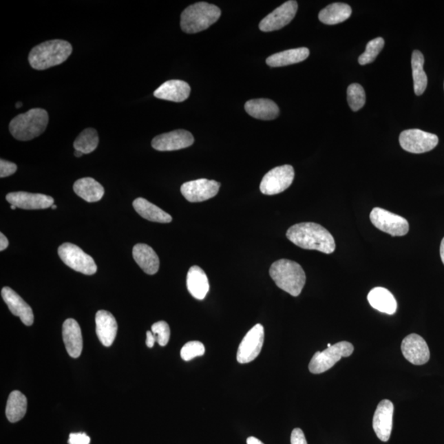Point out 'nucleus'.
<instances>
[{"label":"nucleus","mask_w":444,"mask_h":444,"mask_svg":"<svg viewBox=\"0 0 444 444\" xmlns=\"http://www.w3.org/2000/svg\"><path fill=\"white\" fill-rule=\"evenodd\" d=\"M286 237L298 247L327 255L335 251L336 243L330 232L319 224L303 222L289 228Z\"/></svg>","instance_id":"1"},{"label":"nucleus","mask_w":444,"mask_h":444,"mask_svg":"<svg viewBox=\"0 0 444 444\" xmlns=\"http://www.w3.org/2000/svg\"><path fill=\"white\" fill-rule=\"evenodd\" d=\"M73 52L70 42L52 40L35 46L29 54L28 61L34 70H45L61 65Z\"/></svg>","instance_id":"2"},{"label":"nucleus","mask_w":444,"mask_h":444,"mask_svg":"<svg viewBox=\"0 0 444 444\" xmlns=\"http://www.w3.org/2000/svg\"><path fill=\"white\" fill-rule=\"evenodd\" d=\"M269 274L279 288L295 297L302 293L306 285V273L302 266L294 261L280 260L275 262L271 266Z\"/></svg>","instance_id":"3"},{"label":"nucleus","mask_w":444,"mask_h":444,"mask_svg":"<svg viewBox=\"0 0 444 444\" xmlns=\"http://www.w3.org/2000/svg\"><path fill=\"white\" fill-rule=\"evenodd\" d=\"M48 122L47 112L43 109L34 108L12 118L10 131L17 140L29 141L43 134Z\"/></svg>","instance_id":"4"},{"label":"nucleus","mask_w":444,"mask_h":444,"mask_svg":"<svg viewBox=\"0 0 444 444\" xmlns=\"http://www.w3.org/2000/svg\"><path fill=\"white\" fill-rule=\"evenodd\" d=\"M221 14V10L213 4L196 3L186 8L182 12L180 27L186 33L200 32L217 22Z\"/></svg>","instance_id":"5"},{"label":"nucleus","mask_w":444,"mask_h":444,"mask_svg":"<svg viewBox=\"0 0 444 444\" xmlns=\"http://www.w3.org/2000/svg\"><path fill=\"white\" fill-rule=\"evenodd\" d=\"M354 352V346L348 341H340L328 348L324 352H318L311 359L308 369L312 374L324 373L331 369L342 357H349Z\"/></svg>","instance_id":"6"},{"label":"nucleus","mask_w":444,"mask_h":444,"mask_svg":"<svg viewBox=\"0 0 444 444\" xmlns=\"http://www.w3.org/2000/svg\"><path fill=\"white\" fill-rule=\"evenodd\" d=\"M58 253L63 263L76 272L85 275H93L96 273L97 266L94 260L77 245L70 243L63 244L59 246Z\"/></svg>","instance_id":"7"},{"label":"nucleus","mask_w":444,"mask_h":444,"mask_svg":"<svg viewBox=\"0 0 444 444\" xmlns=\"http://www.w3.org/2000/svg\"><path fill=\"white\" fill-rule=\"evenodd\" d=\"M295 178L294 168L290 165L272 169L263 178L261 192L265 195H276L288 189Z\"/></svg>","instance_id":"8"},{"label":"nucleus","mask_w":444,"mask_h":444,"mask_svg":"<svg viewBox=\"0 0 444 444\" xmlns=\"http://www.w3.org/2000/svg\"><path fill=\"white\" fill-rule=\"evenodd\" d=\"M370 218L376 228L392 236H404L408 233L407 219L380 207H374L372 210Z\"/></svg>","instance_id":"9"},{"label":"nucleus","mask_w":444,"mask_h":444,"mask_svg":"<svg viewBox=\"0 0 444 444\" xmlns=\"http://www.w3.org/2000/svg\"><path fill=\"white\" fill-rule=\"evenodd\" d=\"M400 145L411 154H421L433 150L438 143L437 135L421 129H408L401 133Z\"/></svg>","instance_id":"10"},{"label":"nucleus","mask_w":444,"mask_h":444,"mask_svg":"<svg viewBox=\"0 0 444 444\" xmlns=\"http://www.w3.org/2000/svg\"><path fill=\"white\" fill-rule=\"evenodd\" d=\"M264 341V328L262 324H256L247 332L240 344L237 352V361L247 363L259 357Z\"/></svg>","instance_id":"11"},{"label":"nucleus","mask_w":444,"mask_h":444,"mask_svg":"<svg viewBox=\"0 0 444 444\" xmlns=\"http://www.w3.org/2000/svg\"><path fill=\"white\" fill-rule=\"evenodd\" d=\"M221 184L215 180L200 179L182 184L181 193L190 202H200L214 198L219 192Z\"/></svg>","instance_id":"12"},{"label":"nucleus","mask_w":444,"mask_h":444,"mask_svg":"<svg viewBox=\"0 0 444 444\" xmlns=\"http://www.w3.org/2000/svg\"><path fill=\"white\" fill-rule=\"evenodd\" d=\"M298 10V3L290 0L278 7L261 21L260 29L262 32L277 31L288 25L295 18Z\"/></svg>","instance_id":"13"},{"label":"nucleus","mask_w":444,"mask_h":444,"mask_svg":"<svg viewBox=\"0 0 444 444\" xmlns=\"http://www.w3.org/2000/svg\"><path fill=\"white\" fill-rule=\"evenodd\" d=\"M194 138L191 133L184 129L158 135L152 139L151 146L160 151H171L184 149L193 145Z\"/></svg>","instance_id":"14"},{"label":"nucleus","mask_w":444,"mask_h":444,"mask_svg":"<svg viewBox=\"0 0 444 444\" xmlns=\"http://www.w3.org/2000/svg\"><path fill=\"white\" fill-rule=\"evenodd\" d=\"M404 357L414 366L425 365L430 361V352L424 338L416 333L410 334L401 343Z\"/></svg>","instance_id":"15"},{"label":"nucleus","mask_w":444,"mask_h":444,"mask_svg":"<svg viewBox=\"0 0 444 444\" xmlns=\"http://www.w3.org/2000/svg\"><path fill=\"white\" fill-rule=\"evenodd\" d=\"M394 405L391 401H380L373 419V428L380 441L388 442L392 430V419Z\"/></svg>","instance_id":"16"},{"label":"nucleus","mask_w":444,"mask_h":444,"mask_svg":"<svg viewBox=\"0 0 444 444\" xmlns=\"http://www.w3.org/2000/svg\"><path fill=\"white\" fill-rule=\"evenodd\" d=\"M6 200L11 205L25 210L46 209L54 205V198L41 193L14 192L7 194Z\"/></svg>","instance_id":"17"},{"label":"nucleus","mask_w":444,"mask_h":444,"mask_svg":"<svg viewBox=\"0 0 444 444\" xmlns=\"http://www.w3.org/2000/svg\"><path fill=\"white\" fill-rule=\"evenodd\" d=\"M1 295L12 315L19 317L25 325L33 324L34 315L32 308L19 294H17L10 287L6 286L2 289Z\"/></svg>","instance_id":"18"},{"label":"nucleus","mask_w":444,"mask_h":444,"mask_svg":"<svg viewBox=\"0 0 444 444\" xmlns=\"http://www.w3.org/2000/svg\"><path fill=\"white\" fill-rule=\"evenodd\" d=\"M63 339L67 354L73 358L79 357L83 352V336L77 321L73 319L65 320L63 324Z\"/></svg>","instance_id":"19"},{"label":"nucleus","mask_w":444,"mask_h":444,"mask_svg":"<svg viewBox=\"0 0 444 444\" xmlns=\"http://www.w3.org/2000/svg\"><path fill=\"white\" fill-rule=\"evenodd\" d=\"M96 326L100 341L109 348L116 337L118 325L115 317L108 311L99 310L96 315Z\"/></svg>","instance_id":"20"},{"label":"nucleus","mask_w":444,"mask_h":444,"mask_svg":"<svg viewBox=\"0 0 444 444\" xmlns=\"http://www.w3.org/2000/svg\"><path fill=\"white\" fill-rule=\"evenodd\" d=\"M191 88L186 82L181 80H170L164 83L154 92L156 98L183 103L189 98Z\"/></svg>","instance_id":"21"},{"label":"nucleus","mask_w":444,"mask_h":444,"mask_svg":"<svg viewBox=\"0 0 444 444\" xmlns=\"http://www.w3.org/2000/svg\"><path fill=\"white\" fill-rule=\"evenodd\" d=\"M249 116L262 120H273L279 116L280 109L274 101L269 99H253L244 105Z\"/></svg>","instance_id":"22"},{"label":"nucleus","mask_w":444,"mask_h":444,"mask_svg":"<svg viewBox=\"0 0 444 444\" xmlns=\"http://www.w3.org/2000/svg\"><path fill=\"white\" fill-rule=\"evenodd\" d=\"M133 257L143 272L154 275L158 272L160 260L154 249L145 244H138L133 249Z\"/></svg>","instance_id":"23"},{"label":"nucleus","mask_w":444,"mask_h":444,"mask_svg":"<svg viewBox=\"0 0 444 444\" xmlns=\"http://www.w3.org/2000/svg\"><path fill=\"white\" fill-rule=\"evenodd\" d=\"M367 299L372 307L384 314L392 315L397 311V303L394 296L383 287H375L371 290Z\"/></svg>","instance_id":"24"},{"label":"nucleus","mask_w":444,"mask_h":444,"mask_svg":"<svg viewBox=\"0 0 444 444\" xmlns=\"http://www.w3.org/2000/svg\"><path fill=\"white\" fill-rule=\"evenodd\" d=\"M187 288L193 297L202 300L209 291V282L204 270L198 266L190 268L187 274Z\"/></svg>","instance_id":"25"},{"label":"nucleus","mask_w":444,"mask_h":444,"mask_svg":"<svg viewBox=\"0 0 444 444\" xmlns=\"http://www.w3.org/2000/svg\"><path fill=\"white\" fill-rule=\"evenodd\" d=\"M74 190L77 195L88 202L100 201L105 193L103 186L90 177L83 178L76 181Z\"/></svg>","instance_id":"26"},{"label":"nucleus","mask_w":444,"mask_h":444,"mask_svg":"<svg viewBox=\"0 0 444 444\" xmlns=\"http://www.w3.org/2000/svg\"><path fill=\"white\" fill-rule=\"evenodd\" d=\"M310 56V50L306 47L285 50L273 54L266 59V63L270 67H284L306 61Z\"/></svg>","instance_id":"27"},{"label":"nucleus","mask_w":444,"mask_h":444,"mask_svg":"<svg viewBox=\"0 0 444 444\" xmlns=\"http://www.w3.org/2000/svg\"><path fill=\"white\" fill-rule=\"evenodd\" d=\"M133 206L135 211L142 218L148 220V221L159 223H170L172 221L170 214H168L158 206L152 204L145 198H137L134 201Z\"/></svg>","instance_id":"28"},{"label":"nucleus","mask_w":444,"mask_h":444,"mask_svg":"<svg viewBox=\"0 0 444 444\" xmlns=\"http://www.w3.org/2000/svg\"><path fill=\"white\" fill-rule=\"evenodd\" d=\"M352 14V8L348 4L335 3L321 10L319 14L320 22L327 25H336L348 20Z\"/></svg>","instance_id":"29"},{"label":"nucleus","mask_w":444,"mask_h":444,"mask_svg":"<svg viewBox=\"0 0 444 444\" xmlns=\"http://www.w3.org/2000/svg\"><path fill=\"white\" fill-rule=\"evenodd\" d=\"M425 58L419 50H414L412 56V76L414 90L416 96H421L425 92L428 84V78L424 70Z\"/></svg>","instance_id":"30"},{"label":"nucleus","mask_w":444,"mask_h":444,"mask_svg":"<svg viewBox=\"0 0 444 444\" xmlns=\"http://www.w3.org/2000/svg\"><path fill=\"white\" fill-rule=\"evenodd\" d=\"M28 408V400L22 392L14 391L10 393L7 401L6 416L12 423L18 422L25 416Z\"/></svg>","instance_id":"31"},{"label":"nucleus","mask_w":444,"mask_h":444,"mask_svg":"<svg viewBox=\"0 0 444 444\" xmlns=\"http://www.w3.org/2000/svg\"><path fill=\"white\" fill-rule=\"evenodd\" d=\"M98 143V134L94 129L89 128L83 130L76 138L74 147L76 151H81L83 154H89L96 149Z\"/></svg>","instance_id":"32"},{"label":"nucleus","mask_w":444,"mask_h":444,"mask_svg":"<svg viewBox=\"0 0 444 444\" xmlns=\"http://www.w3.org/2000/svg\"><path fill=\"white\" fill-rule=\"evenodd\" d=\"M384 43L382 37L375 38V39L370 41L366 45V52L358 59L359 65H366L374 62L379 53L382 52Z\"/></svg>","instance_id":"33"},{"label":"nucleus","mask_w":444,"mask_h":444,"mask_svg":"<svg viewBox=\"0 0 444 444\" xmlns=\"http://www.w3.org/2000/svg\"><path fill=\"white\" fill-rule=\"evenodd\" d=\"M348 101L353 112H358L363 108L366 104V96L361 85L358 83L350 84L348 88Z\"/></svg>","instance_id":"34"},{"label":"nucleus","mask_w":444,"mask_h":444,"mask_svg":"<svg viewBox=\"0 0 444 444\" xmlns=\"http://www.w3.org/2000/svg\"><path fill=\"white\" fill-rule=\"evenodd\" d=\"M204 353V345L200 341H193L188 342L182 348L180 355L184 361H189L193 358L202 357Z\"/></svg>","instance_id":"35"},{"label":"nucleus","mask_w":444,"mask_h":444,"mask_svg":"<svg viewBox=\"0 0 444 444\" xmlns=\"http://www.w3.org/2000/svg\"><path fill=\"white\" fill-rule=\"evenodd\" d=\"M151 332L156 337L158 344L162 346H167L171 337L170 327L165 321L159 322L151 326Z\"/></svg>","instance_id":"36"},{"label":"nucleus","mask_w":444,"mask_h":444,"mask_svg":"<svg viewBox=\"0 0 444 444\" xmlns=\"http://www.w3.org/2000/svg\"><path fill=\"white\" fill-rule=\"evenodd\" d=\"M18 170L17 165L6 160H0V177L6 178L14 175Z\"/></svg>","instance_id":"37"},{"label":"nucleus","mask_w":444,"mask_h":444,"mask_svg":"<svg viewBox=\"0 0 444 444\" xmlns=\"http://www.w3.org/2000/svg\"><path fill=\"white\" fill-rule=\"evenodd\" d=\"M91 438L85 433L70 434V444H90Z\"/></svg>","instance_id":"38"},{"label":"nucleus","mask_w":444,"mask_h":444,"mask_svg":"<svg viewBox=\"0 0 444 444\" xmlns=\"http://www.w3.org/2000/svg\"><path fill=\"white\" fill-rule=\"evenodd\" d=\"M290 443L291 444H308L306 441V436L302 430L296 428L291 433L290 436Z\"/></svg>","instance_id":"39"},{"label":"nucleus","mask_w":444,"mask_h":444,"mask_svg":"<svg viewBox=\"0 0 444 444\" xmlns=\"http://www.w3.org/2000/svg\"><path fill=\"white\" fill-rule=\"evenodd\" d=\"M156 341H158V339H156V337L154 335V334L152 333V332L147 331L146 344L148 348H154Z\"/></svg>","instance_id":"40"},{"label":"nucleus","mask_w":444,"mask_h":444,"mask_svg":"<svg viewBox=\"0 0 444 444\" xmlns=\"http://www.w3.org/2000/svg\"><path fill=\"white\" fill-rule=\"evenodd\" d=\"M8 246V240L6 238V236L3 233H0V251H3Z\"/></svg>","instance_id":"41"},{"label":"nucleus","mask_w":444,"mask_h":444,"mask_svg":"<svg viewBox=\"0 0 444 444\" xmlns=\"http://www.w3.org/2000/svg\"><path fill=\"white\" fill-rule=\"evenodd\" d=\"M247 444H264L263 442L260 441L259 438L255 437H249L247 438Z\"/></svg>","instance_id":"42"},{"label":"nucleus","mask_w":444,"mask_h":444,"mask_svg":"<svg viewBox=\"0 0 444 444\" xmlns=\"http://www.w3.org/2000/svg\"><path fill=\"white\" fill-rule=\"evenodd\" d=\"M441 257L443 264H444V238L442 240V242L441 244Z\"/></svg>","instance_id":"43"},{"label":"nucleus","mask_w":444,"mask_h":444,"mask_svg":"<svg viewBox=\"0 0 444 444\" xmlns=\"http://www.w3.org/2000/svg\"><path fill=\"white\" fill-rule=\"evenodd\" d=\"M83 155V152L75 150L74 156H77V158H80V156H82Z\"/></svg>","instance_id":"44"},{"label":"nucleus","mask_w":444,"mask_h":444,"mask_svg":"<svg viewBox=\"0 0 444 444\" xmlns=\"http://www.w3.org/2000/svg\"><path fill=\"white\" fill-rule=\"evenodd\" d=\"M22 105H23L22 103H17L16 107L17 108H20L21 107H22Z\"/></svg>","instance_id":"45"},{"label":"nucleus","mask_w":444,"mask_h":444,"mask_svg":"<svg viewBox=\"0 0 444 444\" xmlns=\"http://www.w3.org/2000/svg\"><path fill=\"white\" fill-rule=\"evenodd\" d=\"M12 210H15L17 207L14 205H11Z\"/></svg>","instance_id":"46"},{"label":"nucleus","mask_w":444,"mask_h":444,"mask_svg":"<svg viewBox=\"0 0 444 444\" xmlns=\"http://www.w3.org/2000/svg\"><path fill=\"white\" fill-rule=\"evenodd\" d=\"M52 207V209H57V206H56V205H53Z\"/></svg>","instance_id":"47"},{"label":"nucleus","mask_w":444,"mask_h":444,"mask_svg":"<svg viewBox=\"0 0 444 444\" xmlns=\"http://www.w3.org/2000/svg\"><path fill=\"white\" fill-rule=\"evenodd\" d=\"M331 346H332L331 344H330V343L328 344V348H331Z\"/></svg>","instance_id":"48"}]
</instances>
